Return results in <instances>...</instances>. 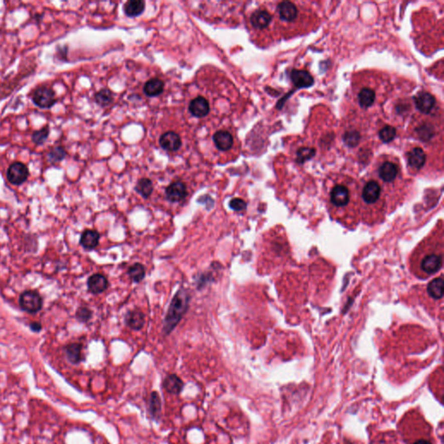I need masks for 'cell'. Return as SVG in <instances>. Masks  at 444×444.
<instances>
[{"instance_id":"17","label":"cell","mask_w":444,"mask_h":444,"mask_svg":"<svg viewBox=\"0 0 444 444\" xmlns=\"http://www.w3.org/2000/svg\"><path fill=\"white\" fill-rule=\"evenodd\" d=\"M279 18L286 22H291L296 20L298 17V9L296 6L289 1H284L278 5L277 7Z\"/></svg>"},{"instance_id":"25","label":"cell","mask_w":444,"mask_h":444,"mask_svg":"<svg viewBox=\"0 0 444 444\" xmlns=\"http://www.w3.org/2000/svg\"><path fill=\"white\" fill-rule=\"evenodd\" d=\"M375 98H376V93L374 92L373 90L369 88H364L360 90V92L358 93V102L362 108L364 109L371 107L375 102Z\"/></svg>"},{"instance_id":"2","label":"cell","mask_w":444,"mask_h":444,"mask_svg":"<svg viewBox=\"0 0 444 444\" xmlns=\"http://www.w3.org/2000/svg\"><path fill=\"white\" fill-rule=\"evenodd\" d=\"M190 299L191 296L188 289L180 288L176 291L163 321V332L165 335L170 334L178 326L180 321L189 310Z\"/></svg>"},{"instance_id":"39","label":"cell","mask_w":444,"mask_h":444,"mask_svg":"<svg viewBox=\"0 0 444 444\" xmlns=\"http://www.w3.org/2000/svg\"><path fill=\"white\" fill-rule=\"evenodd\" d=\"M30 328L33 332H36V333H39L40 331L42 330V325L39 322H32L31 325H30Z\"/></svg>"},{"instance_id":"15","label":"cell","mask_w":444,"mask_h":444,"mask_svg":"<svg viewBox=\"0 0 444 444\" xmlns=\"http://www.w3.org/2000/svg\"><path fill=\"white\" fill-rule=\"evenodd\" d=\"M125 324L132 330L139 331L143 327L145 315L140 309L128 311L125 315Z\"/></svg>"},{"instance_id":"14","label":"cell","mask_w":444,"mask_h":444,"mask_svg":"<svg viewBox=\"0 0 444 444\" xmlns=\"http://www.w3.org/2000/svg\"><path fill=\"white\" fill-rule=\"evenodd\" d=\"M87 285L91 293L99 294L107 290V288L109 286V281L105 276L100 273H96L88 278Z\"/></svg>"},{"instance_id":"29","label":"cell","mask_w":444,"mask_h":444,"mask_svg":"<svg viewBox=\"0 0 444 444\" xmlns=\"http://www.w3.org/2000/svg\"><path fill=\"white\" fill-rule=\"evenodd\" d=\"M161 409H162V403L159 394L153 392L150 398V412L151 415L155 418L158 417L160 415Z\"/></svg>"},{"instance_id":"27","label":"cell","mask_w":444,"mask_h":444,"mask_svg":"<svg viewBox=\"0 0 444 444\" xmlns=\"http://www.w3.org/2000/svg\"><path fill=\"white\" fill-rule=\"evenodd\" d=\"M128 274L133 281L140 283L145 278L146 270L141 263H135L128 268Z\"/></svg>"},{"instance_id":"23","label":"cell","mask_w":444,"mask_h":444,"mask_svg":"<svg viewBox=\"0 0 444 444\" xmlns=\"http://www.w3.org/2000/svg\"><path fill=\"white\" fill-rule=\"evenodd\" d=\"M145 5L146 3L142 0H131L125 4L123 11L128 17H137L143 13Z\"/></svg>"},{"instance_id":"21","label":"cell","mask_w":444,"mask_h":444,"mask_svg":"<svg viewBox=\"0 0 444 444\" xmlns=\"http://www.w3.org/2000/svg\"><path fill=\"white\" fill-rule=\"evenodd\" d=\"M164 90V83L159 78H152L144 84L143 91L150 97L160 96Z\"/></svg>"},{"instance_id":"10","label":"cell","mask_w":444,"mask_h":444,"mask_svg":"<svg viewBox=\"0 0 444 444\" xmlns=\"http://www.w3.org/2000/svg\"><path fill=\"white\" fill-rule=\"evenodd\" d=\"M213 141H214L215 147H217L219 151H230L233 147L234 140H233V134L230 132L221 129L219 131L215 132L213 134Z\"/></svg>"},{"instance_id":"5","label":"cell","mask_w":444,"mask_h":444,"mask_svg":"<svg viewBox=\"0 0 444 444\" xmlns=\"http://www.w3.org/2000/svg\"><path fill=\"white\" fill-rule=\"evenodd\" d=\"M32 101L42 109H50L54 105L57 99L53 90L46 86L38 88L32 95Z\"/></svg>"},{"instance_id":"18","label":"cell","mask_w":444,"mask_h":444,"mask_svg":"<svg viewBox=\"0 0 444 444\" xmlns=\"http://www.w3.org/2000/svg\"><path fill=\"white\" fill-rule=\"evenodd\" d=\"M399 170L396 164L391 162H385L378 170V175L384 182H392L396 180Z\"/></svg>"},{"instance_id":"3","label":"cell","mask_w":444,"mask_h":444,"mask_svg":"<svg viewBox=\"0 0 444 444\" xmlns=\"http://www.w3.org/2000/svg\"><path fill=\"white\" fill-rule=\"evenodd\" d=\"M351 192L345 185L338 184L333 187L330 193V204L332 211L335 212V217H339L340 212L343 213L341 220L348 219V212H350L351 204Z\"/></svg>"},{"instance_id":"12","label":"cell","mask_w":444,"mask_h":444,"mask_svg":"<svg viewBox=\"0 0 444 444\" xmlns=\"http://www.w3.org/2000/svg\"><path fill=\"white\" fill-rule=\"evenodd\" d=\"M272 19V15L267 11L259 9L252 13L250 17V23L253 28L263 30L268 27L269 25L271 24Z\"/></svg>"},{"instance_id":"40","label":"cell","mask_w":444,"mask_h":444,"mask_svg":"<svg viewBox=\"0 0 444 444\" xmlns=\"http://www.w3.org/2000/svg\"><path fill=\"white\" fill-rule=\"evenodd\" d=\"M415 444H431L430 443V441H427V440H419V441H415Z\"/></svg>"},{"instance_id":"9","label":"cell","mask_w":444,"mask_h":444,"mask_svg":"<svg viewBox=\"0 0 444 444\" xmlns=\"http://www.w3.org/2000/svg\"><path fill=\"white\" fill-rule=\"evenodd\" d=\"M159 143L164 151L176 152L182 147V138L176 132L168 131L161 135Z\"/></svg>"},{"instance_id":"28","label":"cell","mask_w":444,"mask_h":444,"mask_svg":"<svg viewBox=\"0 0 444 444\" xmlns=\"http://www.w3.org/2000/svg\"><path fill=\"white\" fill-rule=\"evenodd\" d=\"M114 100L113 94L108 89H102L95 95V101L102 107H107L111 104Z\"/></svg>"},{"instance_id":"38","label":"cell","mask_w":444,"mask_h":444,"mask_svg":"<svg viewBox=\"0 0 444 444\" xmlns=\"http://www.w3.org/2000/svg\"><path fill=\"white\" fill-rule=\"evenodd\" d=\"M199 203L204 204L207 207L208 210H210L214 207V200L209 195H203L198 200Z\"/></svg>"},{"instance_id":"35","label":"cell","mask_w":444,"mask_h":444,"mask_svg":"<svg viewBox=\"0 0 444 444\" xmlns=\"http://www.w3.org/2000/svg\"><path fill=\"white\" fill-rule=\"evenodd\" d=\"M76 317L81 323H87L92 317V312L87 307H80L76 313Z\"/></svg>"},{"instance_id":"13","label":"cell","mask_w":444,"mask_h":444,"mask_svg":"<svg viewBox=\"0 0 444 444\" xmlns=\"http://www.w3.org/2000/svg\"><path fill=\"white\" fill-rule=\"evenodd\" d=\"M415 104L416 108L420 111L428 114L430 113L434 104H435V98L431 94L428 92H420L414 97Z\"/></svg>"},{"instance_id":"6","label":"cell","mask_w":444,"mask_h":444,"mask_svg":"<svg viewBox=\"0 0 444 444\" xmlns=\"http://www.w3.org/2000/svg\"><path fill=\"white\" fill-rule=\"evenodd\" d=\"M7 176L8 181L13 185H21L28 179L29 170L24 163L16 162L9 167Z\"/></svg>"},{"instance_id":"26","label":"cell","mask_w":444,"mask_h":444,"mask_svg":"<svg viewBox=\"0 0 444 444\" xmlns=\"http://www.w3.org/2000/svg\"><path fill=\"white\" fill-rule=\"evenodd\" d=\"M154 185L152 181L147 178L139 180L135 186V191L143 198L147 199L153 193Z\"/></svg>"},{"instance_id":"31","label":"cell","mask_w":444,"mask_h":444,"mask_svg":"<svg viewBox=\"0 0 444 444\" xmlns=\"http://www.w3.org/2000/svg\"><path fill=\"white\" fill-rule=\"evenodd\" d=\"M50 134V129L48 126H45L39 130L34 132L32 134V141L37 145H42L45 143Z\"/></svg>"},{"instance_id":"16","label":"cell","mask_w":444,"mask_h":444,"mask_svg":"<svg viewBox=\"0 0 444 444\" xmlns=\"http://www.w3.org/2000/svg\"><path fill=\"white\" fill-rule=\"evenodd\" d=\"M291 79L295 86L298 88H308L314 83L313 76L308 71L304 70H292Z\"/></svg>"},{"instance_id":"1","label":"cell","mask_w":444,"mask_h":444,"mask_svg":"<svg viewBox=\"0 0 444 444\" xmlns=\"http://www.w3.org/2000/svg\"><path fill=\"white\" fill-rule=\"evenodd\" d=\"M443 265L442 233H433L419 244L410 257L411 271L418 278H428Z\"/></svg>"},{"instance_id":"4","label":"cell","mask_w":444,"mask_h":444,"mask_svg":"<svg viewBox=\"0 0 444 444\" xmlns=\"http://www.w3.org/2000/svg\"><path fill=\"white\" fill-rule=\"evenodd\" d=\"M20 305L26 313H37L42 309L43 300L38 291H26L20 295Z\"/></svg>"},{"instance_id":"32","label":"cell","mask_w":444,"mask_h":444,"mask_svg":"<svg viewBox=\"0 0 444 444\" xmlns=\"http://www.w3.org/2000/svg\"><path fill=\"white\" fill-rule=\"evenodd\" d=\"M396 128L392 127V126H389V125L384 127L379 132V137L385 143L393 141L394 138L396 137Z\"/></svg>"},{"instance_id":"7","label":"cell","mask_w":444,"mask_h":444,"mask_svg":"<svg viewBox=\"0 0 444 444\" xmlns=\"http://www.w3.org/2000/svg\"><path fill=\"white\" fill-rule=\"evenodd\" d=\"M210 111V104L204 96H199L191 100L189 104V112L196 118H203Z\"/></svg>"},{"instance_id":"36","label":"cell","mask_w":444,"mask_h":444,"mask_svg":"<svg viewBox=\"0 0 444 444\" xmlns=\"http://www.w3.org/2000/svg\"><path fill=\"white\" fill-rule=\"evenodd\" d=\"M229 207L234 211H244L246 208V203L242 199L233 198L229 202Z\"/></svg>"},{"instance_id":"33","label":"cell","mask_w":444,"mask_h":444,"mask_svg":"<svg viewBox=\"0 0 444 444\" xmlns=\"http://www.w3.org/2000/svg\"><path fill=\"white\" fill-rule=\"evenodd\" d=\"M316 151L313 147H301L297 153L298 163H304L306 161L310 160L315 156Z\"/></svg>"},{"instance_id":"19","label":"cell","mask_w":444,"mask_h":444,"mask_svg":"<svg viewBox=\"0 0 444 444\" xmlns=\"http://www.w3.org/2000/svg\"><path fill=\"white\" fill-rule=\"evenodd\" d=\"M100 234L96 230H85L80 238L81 246L87 250L96 248L99 243Z\"/></svg>"},{"instance_id":"20","label":"cell","mask_w":444,"mask_h":444,"mask_svg":"<svg viewBox=\"0 0 444 444\" xmlns=\"http://www.w3.org/2000/svg\"><path fill=\"white\" fill-rule=\"evenodd\" d=\"M408 161H409V166L415 169V170H419L424 166L425 161H426V155L424 151H422L421 147H415L412 151L409 153L408 157Z\"/></svg>"},{"instance_id":"34","label":"cell","mask_w":444,"mask_h":444,"mask_svg":"<svg viewBox=\"0 0 444 444\" xmlns=\"http://www.w3.org/2000/svg\"><path fill=\"white\" fill-rule=\"evenodd\" d=\"M361 139V135L358 131H348L344 135V141L349 147H356Z\"/></svg>"},{"instance_id":"30","label":"cell","mask_w":444,"mask_h":444,"mask_svg":"<svg viewBox=\"0 0 444 444\" xmlns=\"http://www.w3.org/2000/svg\"><path fill=\"white\" fill-rule=\"evenodd\" d=\"M66 155L67 153L64 147L56 146L53 149H51V151L48 153L49 162H51V163H60L64 160Z\"/></svg>"},{"instance_id":"37","label":"cell","mask_w":444,"mask_h":444,"mask_svg":"<svg viewBox=\"0 0 444 444\" xmlns=\"http://www.w3.org/2000/svg\"><path fill=\"white\" fill-rule=\"evenodd\" d=\"M213 279L214 278H213V274H212L211 272L202 273V275H200L198 279L196 280V282H197V287L199 289H202V287L206 286V284L210 283Z\"/></svg>"},{"instance_id":"24","label":"cell","mask_w":444,"mask_h":444,"mask_svg":"<svg viewBox=\"0 0 444 444\" xmlns=\"http://www.w3.org/2000/svg\"><path fill=\"white\" fill-rule=\"evenodd\" d=\"M65 353L68 360L71 364H77L82 361V345L73 343L67 345L65 348Z\"/></svg>"},{"instance_id":"8","label":"cell","mask_w":444,"mask_h":444,"mask_svg":"<svg viewBox=\"0 0 444 444\" xmlns=\"http://www.w3.org/2000/svg\"><path fill=\"white\" fill-rule=\"evenodd\" d=\"M166 197L170 202H179L183 201L188 195V189L184 182L176 181L168 186Z\"/></svg>"},{"instance_id":"11","label":"cell","mask_w":444,"mask_h":444,"mask_svg":"<svg viewBox=\"0 0 444 444\" xmlns=\"http://www.w3.org/2000/svg\"><path fill=\"white\" fill-rule=\"evenodd\" d=\"M426 294L429 300L441 303L443 297V278L441 275L428 283L426 287Z\"/></svg>"},{"instance_id":"22","label":"cell","mask_w":444,"mask_h":444,"mask_svg":"<svg viewBox=\"0 0 444 444\" xmlns=\"http://www.w3.org/2000/svg\"><path fill=\"white\" fill-rule=\"evenodd\" d=\"M163 387L168 392L177 395L182 391L183 382L179 377H177L175 374H172L165 378V380L163 382Z\"/></svg>"}]
</instances>
